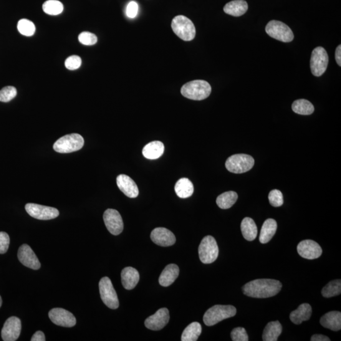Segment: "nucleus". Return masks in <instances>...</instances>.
I'll list each match as a JSON object with an SVG mask.
<instances>
[{
  "label": "nucleus",
  "instance_id": "1",
  "mask_svg": "<svg viewBox=\"0 0 341 341\" xmlns=\"http://www.w3.org/2000/svg\"><path fill=\"white\" fill-rule=\"evenodd\" d=\"M282 283L271 279H260L252 280L242 287L244 295L255 298H267L274 297L281 290Z\"/></svg>",
  "mask_w": 341,
  "mask_h": 341
},
{
  "label": "nucleus",
  "instance_id": "2",
  "mask_svg": "<svg viewBox=\"0 0 341 341\" xmlns=\"http://www.w3.org/2000/svg\"><path fill=\"white\" fill-rule=\"evenodd\" d=\"M212 91L211 86L206 81H191L182 86L181 94L189 100L202 101L209 97Z\"/></svg>",
  "mask_w": 341,
  "mask_h": 341
},
{
  "label": "nucleus",
  "instance_id": "3",
  "mask_svg": "<svg viewBox=\"0 0 341 341\" xmlns=\"http://www.w3.org/2000/svg\"><path fill=\"white\" fill-rule=\"evenodd\" d=\"M236 314V308L232 305H215L209 308L204 315V322L212 326Z\"/></svg>",
  "mask_w": 341,
  "mask_h": 341
},
{
  "label": "nucleus",
  "instance_id": "4",
  "mask_svg": "<svg viewBox=\"0 0 341 341\" xmlns=\"http://www.w3.org/2000/svg\"><path fill=\"white\" fill-rule=\"evenodd\" d=\"M171 27L174 34L185 41H190L196 37V30L193 23L183 15L174 17L172 20Z\"/></svg>",
  "mask_w": 341,
  "mask_h": 341
},
{
  "label": "nucleus",
  "instance_id": "5",
  "mask_svg": "<svg viewBox=\"0 0 341 341\" xmlns=\"http://www.w3.org/2000/svg\"><path fill=\"white\" fill-rule=\"evenodd\" d=\"M84 145V140L77 133L69 134L58 139L53 145V149L59 153H71L80 150Z\"/></svg>",
  "mask_w": 341,
  "mask_h": 341
},
{
  "label": "nucleus",
  "instance_id": "6",
  "mask_svg": "<svg viewBox=\"0 0 341 341\" xmlns=\"http://www.w3.org/2000/svg\"><path fill=\"white\" fill-rule=\"evenodd\" d=\"M254 164V159L251 156L239 154L230 156L225 165L227 171L231 173L241 174L250 171Z\"/></svg>",
  "mask_w": 341,
  "mask_h": 341
},
{
  "label": "nucleus",
  "instance_id": "7",
  "mask_svg": "<svg viewBox=\"0 0 341 341\" xmlns=\"http://www.w3.org/2000/svg\"><path fill=\"white\" fill-rule=\"evenodd\" d=\"M200 260L208 264L216 261L219 255V248L216 239L211 236L204 237L199 247Z\"/></svg>",
  "mask_w": 341,
  "mask_h": 341
},
{
  "label": "nucleus",
  "instance_id": "8",
  "mask_svg": "<svg viewBox=\"0 0 341 341\" xmlns=\"http://www.w3.org/2000/svg\"><path fill=\"white\" fill-rule=\"evenodd\" d=\"M265 31L269 36L283 42H291L294 39L292 30L286 24L277 20L268 23Z\"/></svg>",
  "mask_w": 341,
  "mask_h": 341
},
{
  "label": "nucleus",
  "instance_id": "9",
  "mask_svg": "<svg viewBox=\"0 0 341 341\" xmlns=\"http://www.w3.org/2000/svg\"><path fill=\"white\" fill-rule=\"evenodd\" d=\"M99 286L101 298L103 303L111 309H117L120 305L118 298L110 278L103 277L100 280Z\"/></svg>",
  "mask_w": 341,
  "mask_h": 341
},
{
  "label": "nucleus",
  "instance_id": "10",
  "mask_svg": "<svg viewBox=\"0 0 341 341\" xmlns=\"http://www.w3.org/2000/svg\"><path fill=\"white\" fill-rule=\"evenodd\" d=\"M328 64V57L324 48H315L310 60V68L312 74L315 77H320L327 70Z\"/></svg>",
  "mask_w": 341,
  "mask_h": 341
},
{
  "label": "nucleus",
  "instance_id": "11",
  "mask_svg": "<svg viewBox=\"0 0 341 341\" xmlns=\"http://www.w3.org/2000/svg\"><path fill=\"white\" fill-rule=\"evenodd\" d=\"M25 211L30 216L39 220H50L57 218L60 212L54 207L41 206L36 204L25 205Z\"/></svg>",
  "mask_w": 341,
  "mask_h": 341
},
{
  "label": "nucleus",
  "instance_id": "12",
  "mask_svg": "<svg viewBox=\"0 0 341 341\" xmlns=\"http://www.w3.org/2000/svg\"><path fill=\"white\" fill-rule=\"evenodd\" d=\"M103 219L106 227L111 234L116 236L123 231L124 225L122 217L116 210H106L103 215Z\"/></svg>",
  "mask_w": 341,
  "mask_h": 341
},
{
  "label": "nucleus",
  "instance_id": "13",
  "mask_svg": "<svg viewBox=\"0 0 341 341\" xmlns=\"http://www.w3.org/2000/svg\"><path fill=\"white\" fill-rule=\"evenodd\" d=\"M49 317L55 324L64 327H72L76 324V318L72 313L63 308L51 310Z\"/></svg>",
  "mask_w": 341,
  "mask_h": 341
},
{
  "label": "nucleus",
  "instance_id": "14",
  "mask_svg": "<svg viewBox=\"0 0 341 341\" xmlns=\"http://www.w3.org/2000/svg\"><path fill=\"white\" fill-rule=\"evenodd\" d=\"M21 329V321L19 318L11 317L8 318L2 330V339L5 341L17 340Z\"/></svg>",
  "mask_w": 341,
  "mask_h": 341
},
{
  "label": "nucleus",
  "instance_id": "15",
  "mask_svg": "<svg viewBox=\"0 0 341 341\" xmlns=\"http://www.w3.org/2000/svg\"><path fill=\"white\" fill-rule=\"evenodd\" d=\"M297 251L301 257L308 260L318 259L322 254V249L317 242L311 239L303 240L298 244Z\"/></svg>",
  "mask_w": 341,
  "mask_h": 341
},
{
  "label": "nucleus",
  "instance_id": "16",
  "mask_svg": "<svg viewBox=\"0 0 341 341\" xmlns=\"http://www.w3.org/2000/svg\"><path fill=\"white\" fill-rule=\"evenodd\" d=\"M169 320V310L166 308H161L153 315L147 318L145 321V325L149 329L159 330L168 324Z\"/></svg>",
  "mask_w": 341,
  "mask_h": 341
},
{
  "label": "nucleus",
  "instance_id": "17",
  "mask_svg": "<svg viewBox=\"0 0 341 341\" xmlns=\"http://www.w3.org/2000/svg\"><path fill=\"white\" fill-rule=\"evenodd\" d=\"M18 259L24 266L30 269H40V264L35 253L27 244L22 245L18 251Z\"/></svg>",
  "mask_w": 341,
  "mask_h": 341
},
{
  "label": "nucleus",
  "instance_id": "18",
  "mask_svg": "<svg viewBox=\"0 0 341 341\" xmlns=\"http://www.w3.org/2000/svg\"><path fill=\"white\" fill-rule=\"evenodd\" d=\"M151 239L154 243L161 247L172 246L176 242V237L169 229L164 227H157L151 232Z\"/></svg>",
  "mask_w": 341,
  "mask_h": 341
},
{
  "label": "nucleus",
  "instance_id": "19",
  "mask_svg": "<svg viewBox=\"0 0 341 341\" xmlns=\"http://www.w3.org/2000/svg\"><path fill=\"white\" fill-rule=\"evenodd\" d=\"M116 183H117L119 189L126 196L130 198H135L138 196V186L130 177L125 174H120L116 178Z\"/></svg>",
  "mask_w": 341,
  "mask_h": 341
},
{
  "label": "nucleus",
  "instance_id": "20",
  "mask_svg": "<svg viewBox=\"0 0 341 341\" xmlns=\"http://www.w3.org/2000/svg\"><path fill=\"white\" fill-rule=\"evenodd\" d=\"M121 282L126 289L131 290L138 284L140 275L137 270L131 267H125L121 272Z\"/></svg>",
  "mask_w": 341,
  "mask_h": 341
},
{
  "label": "nucleus",
  "instance_id": "21",
  "mask_svg": "<svg viewBox=\"0 0 341 341\" xmlns=\"http://www.w3.org/2000/svg\"><path fill=\"white\" fill-rule=\"evenodd\" d=\"M312 308L308 303H303L297 310L290 313V320L295 324L300 325L305 321L310 319L312 316Z\"/></svg>",
  "mask_w": 341,
  "mask_h": 341
},
{
  "label": "nucleus",
  "instance_id": "22",
  "mask_svg": "<svg viewBox=\"0 0 341 341\" xmlns=\"http://www.w3.org/2000/svg\"><path fill=\"white\" fill-rule=\"evenodd\" d=\"M320 324L323 327L333 331H338L341 328V313L340 312H330L326 313L320 318Z\"/></svg>",
  "mask_w": 341,
  "mask_h": 341
},
{
  "label": "nucleus",
  "instance_id": "23",
  "mask_svg": "<svg viewBox=\"0 0 341 341\" xmlns=\"http://www.w3.org/2000/svg\"><path fill=\"white\" fill-rule=\"evenodd\" d=\"M179 269L176 264H169L164 268L159 277V284L162 286L168 287L175 281L178 277Z\"/></svg>",
  "mask_w": 341,
  "mask_h": 341
},
{
  "label": "nucleus",
  "instance_id": "24",
  "mask_svg": "<svg viewBox=\"0 0 341 341\" xmlns=\"http://www.w3.org/2000/svg\"><path fill=\"white\" fill-rule=\"evenodd\" d=\"M276 221L273 219H268L263 224L259 236L260 242L262 244L269 242L277 231Z\"/></svg>",
  "mask_w": 341,
  "mask_h": 341
},
{
  "label": "nucleus",
  "instance_id": "25",
  "mask_svg": "<svg viewBox=\"0 0 341 341\" xmlns=\"http://www.w3.org/2000/svg\"><path fill=\"white\" fill-rule=\"evenodd\" d=\"M249 6L245 0H234L225 5L224 12L234 17H240L247 12Z\"/></svg>",
  "mask_w": 341,
  "mask_h": 341
},
{
  "label": "nucleus",
  "instance_id": "26",
  "mask_svg": "<svg viewBox=\"0 0 341 341\" xmlns=\"http://www.w3.org/2000/svg\"><path fill=\"white\" fill-rule=\"evenodd\" d=\"M164 152V145L160 141H152L144 147L142 154L148 159H157L163 155Z\"/></svg>",
  "mask_w": 341,
  "mask_h": 341
},
{
  "label": "nucleus",
  "instance_id": "27",
  "mask_svg": "<svg viewBox=\"0 0 341 341\" xmlns=\"http://www.w3.org/2000/svg\"><path fill=\"white\" fill-rule=\"evenodd\" d=\"M282 331V325L279 321L268 323L263 332L262 339L264 341H276Z\"/></svg>",
  "mask_w": 341,
  "mask_h": 341
},
{
  "label": "nucleus",
  "instance_id": "28",
  "mask_svg": "<svg viewBox=\"0 0 341 341\" xmlns=\"http://www.w3.org/2000/svg\"><path fill=\"white\" fill-rule=\"evenodd\" d=\"M174 189L177 196L181 199L188 198L192 196L194 191L193 183L186 178L179 179L174 186Z\"/></svg>",
  "mask_w": 341,
  "mask_h": 341
},
{
  "label": "nucleus",
  "instance_id": "29",
  "mask_svg": "<svg viewBox=\"0 0 341 341\" xmlns=\"http://www.w3.org/2000/svg\"><path fill=\"white\" fill-rule=\"evenodd\" d=\"M241 230L242 236L247 241H252L257 236V227L254 220L250 217H245L241 222Z\"/></svg>",
  "mask_w": 341,
  "mask_h": 341
},
{
  "label": "nucleus",
  "instance_id": "30",
  "mask_svg": "<svg viewBox=\"0 0 341 341\" xmlns=\"http://www.w3.org/2000/svg\"><path fill=\"white\" fill-rule=\"evenodd\" d=\"M202 332V326L199 322H192L187 326L181 335L182 341H196Z\"/></svg>",
  "mask_w": 341,
  "mask_h": 341
},
{
  "label": "nucleus",
  "instance_id": "31",
  "mask_svg": "<svg viewBox=\"0 0 341 341\" xmlns=\"http://www.w3.org/2000/svg\"><path fill=\"white\" fill-rule=\"evenodd\" d=\"M238 196L236 192L229 191L224 192L217 197L216 203L217 206L222 209L231 208L236 203Z\"/></svg>",
  "mask_w": 341,
  "mask_h": 341
},
{
  "label": "nucleus",
  "instance_id": "32",
  "mask_svg": "<svg viewBox=\"0 0 341 341\" xmlns=\"http://www.w3.org/2000/svg\"><path fill=\"white\" fill-rule=\"evenodd\" d=\"M292 110L298 115H310L314 112L315 108L310 101L306 100H298L293 103Z\"/></svg>",
  "mask_w": 341,
  "mask_h": 341
},
{
  "label": "nucleus",
  "instance_id": "33",
  "mask_svg": "<svg viewBox=\"0 0 341 341\" xmlns=\"http://www.w3.org/2000/svg\"><path fill=\"white\" fill-rule=\"evenodd\" d=\"M341 293V280H333L328 283L322 290V295L325 298H331L339 295Z\"/></svg>",
  "mask_w": 341,
  "mask_h": 341
},
{
  "label": "nucleus",
  "instance_id": "34",
  "mask_svg": "<svg viewBox=\"0 0 341 341\" xmlns=\"http://www.w3.org/2000/svg\"><path fill=\"white\" fill-rule=\"evenodd\" d=\"M42 10L45 14L58 15L63 11V5L58 0H47L42 5Z\"/></svg>",
  "mask_w": 341,
  "mask_h": 341
},
{
  "label": "nucleus",
  "instance_id": "35",
  "mask_svg": "<svg viewBox=\"0 0 341 341\" xmlns=\"http://www.w3.org/2000/svg\"><path fill=\"white\" fill-rule=\"evenodd\" d=\"M17 29L20 34L28 37L32 36L35 31L34 23L27 19L20 20L18 22Z\"/></svg>",
  "mask_w": 341,
  "mask_h": 341
},
{
  "label": "nucleus",
  "instance_id": "36",
  "mask_svg": "<svg viewBox=\"0 0 341 341\" xmlns=\"http://www.w3.org/2000/svg\"><path fill=\"white\" fill-rule=\"evenodd\" d=\"M17 91L13 86H7L0 90V101L8 103L16 97Z\"/></svg>",
  "mask_w": 341,
  "mask_h": 341
},
{
  "label": "nucleus",
  "instance_id": "37",
  "mask_svg": "<svg viewBox=\"0 0 341 341\" xmlns=\"http://www.w3.org/2000/svg\"><path fill=\"white\" fill-rule=\"evenodd\" d=\"M269 200L270 205L275 207H280L284 203L282 193L279 189H273L270 191Z\"/></svg>",
  "mask_w": 341,
  "mask_h": 341
},
{
  "label": "nucleus",
  "instance_id": "38",
  "mask_svg": "<svg viewBox=\"0 0 341 341\" xmlns=\"http://www.w3.org/2000/svg\"><path fill=\"white\" fill-rule=\"evenodd\" d=\"M78 40L83 45H92L98 42V37L92 33L83 32L78 35Z\"/></svg>",
  "mask_w": 341,
  "mask_h": 341
},
{
  "label": "nucleus",
  "instance_id": "39",
  "mask_svg": "<svg viewBox=\"0 0 341 341\" xmlns=\"http://www.w3.org/2000/svg\"><path fill=\"white\" fill-rule=\"evenodd\" d=\"M231 337L233 341H248L249 335L246 330L242 327H237L231 331Z\"/></svg>",
  "mask_w": 341,
  "mask_h": 341
},
{
  "label": "nucleus",
  "instance_id": "40",
  "mask_svg": "<svg viewBox=\"0 0 341 341\" xmlns=\"http://www.w3.org/2000/svg\"><path fill=\"white\" fill-rule=\"evenodd\" d=\"M81 64H82V60L77 55H73L68 57L65 63L66 68L70 70L78 69L80 68Z\"/></svg>",
  "mask_w": 341,
  "mask_h": 341
},
{
  "label": "nucleus",
  "instance_id": "41",
  "mask_svg": "<svg viewBox=\"0 0 341 341\" xmlns=\"http://www.w3.org/2000/svg\"><path fill=\"white\" fill-rule=\"evenodd\" d=\"M10 237L5 232H0V254H4L9 249Z\"/></svg>",
  "mask_w": 341,
  "mask_h": 341
},
{
  "label": "nucleus",
  "instance_id": "42",
  "mask_svg": "<svg viewBox=\"0 0 341 341\" xmlns=\"http://www.w3.org/2000/svg\"><path fill=\"white\" fill-rule=\"evenodd\" d=\"M138 7L135 2H131L129 3L126 7V14L127 17L130 19H133L137 15Z\"/></svg>",
  "mask_w": 341,
  "mask_h": 341
},
{
  "label": "nucleus",
  "instance_id": "43",
  "mask_svg": "<svg viewBox=\"0 0 341 341\" xmlns=\"http://www.w3.org/2000/svg\"><path fill=\"white\" fill-rule=\"evenodd\" d=\"M45 338L44 333L41 331H37L33 335L31 338V341H45Z\"/></svg>",
  "mask_w": 341,
  "mask_h": 341
},
{
  "label": "nucleus",
  "instance_id": "44",
  "mask_svg": "<svg viewBox=\"0 0 341 341\" xmlns=\"http://www.w3.org/2000/svg\"><path fill=\"white\" fill-rule=\"evenodd\" d=\"M311 340L312 341H330V339L329 338L327 337L324 335L322 334H315L312 336L311 337Z\"/></svg>",
  "mask_w": 341,
  "mask_h": 341
},
{
  "label": "nucleus",
  "instance_id": "45",
  "mask_svg": "<svg viewBox=\"0 0 341 341\" xmlns=\"http://www.w3.org/2000/svg\"><path fill=\"white\" fill-rule=\"evenodd\" d=\"M335 57L336 62H337V65L340 67L341 66V45H338L337 48H336Z\"/></svg>",
  "mask_w": 341,
  "mask_h": 341
},
{
  "label": "nucleus",
  "instance_id": "46",
  "mask_svg": "<svg viewBox=\"0 0 341 341\" xmlns=\"http://www.w3.org/2000/svg\"><path fill=\"white\" fill-rule=\"evenodd\" d=\"M2 305V299L1 296H0V308H1Z\"/></svg>",
  "mask_w": 341,
  "mask_h": 341
}]
</instances>
